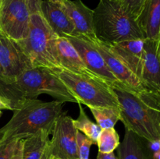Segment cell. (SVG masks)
I'll list each match as a JSON object with an SVG mask.
<instances>
[{
    "mask_svg": "<svg viewBox=\"0 0 160 159\" xmlns=\"http://www.w3.org/2000/svg\"><path fill=\"white\" fill-rule=\"evenodd\" d=\"M125 129L147 141L160 140V94L149 90L137 92L118 82L112 86Z\"/></svg>",
    "mask_w": 160,
    "mask_h": 159,
    "instance_id": "cell-1",
    "label": "cell"
},
{
    "mask_svg": "<svg viewBox=\"0 0 160 159\" xmlns=\"http://www.w3.org/2000/svg\"><path fill=\"white\" fill-rule=\"evenodd\" d=\"M64 103L54 100L43 101L37 98H25L9 122L1 128L2 136L23 139L39 130L52 134L56 119L63 112Z\"/></svg>",
    "mask_w": 160,
    "mask_h": 159,
    "instance_id": "cell-2",
    "label": "cell"
},
{
    "mask_svg": "<svg viewBox=\"0 0 160 159\" xmlns=\"http://www.w3.org/2000/svg\"><path fill=\"white\" fill-rule=\"evenodd\" d=\"M93 24L97 38L106 44L145 39L137 19L122 0H99L93 9Z\"/></svg>",
    "mask_w": 160,
    "mask_h": 159,
    "instance_id": "cell-3",
    "label": "cell"
},
{
    "mask_svg": "<svg viewBox=\"0 0 160 159\" xmlns=\"http://www.w3.org/2000/svg\"><path fill=\"white\" fill-rule=\"evenodd\" d=\"M57 36L42 12L31 14L28 34L20 42L31 59L33 67H43L52 72L62 69L56 49Z\"/></svg>",
    "mask_w": 160,
    "mask_h": 159,
    "instance_id": "cell-4",
    "label": "cell"
},
{
    "mask_svg": "<svg viewBox=\"0 0 160 159\" xmlns=\"http://www.w3.org/2000/svg\"><path fill=\"white\" fill-rule=\"evenodd\" d=\"M53 73L68 87L78 101V104H85L88 108H120L118 100L112 87L103 81L74 74L63 69Z\"/></svg>",
    "mask_w": 160,
    "mask_h": 159,
    "instance_id": "cell-5",
    "label": "cell"
},
{
    "mask_svg": "<svg viewBox=\"0 0 160 159\" xmlns=\"http://www.w3.org/2000/svg\"><path fill=\"white\" fill-rule=\"evenodd\" d=\"M15 81L25 98H37L45 94L63 103H78L65 84L48 69L32 67L23 72Z\"/></svg>",
    "mask_w": 160,
    "mask_h": 159,
    "instance_id": "cell-6",
    "label": "cell"
},
{
    "mask_svg": "<svg viewBox=\"0 0 160 159\" xmlns=\"http://www.w3.org/2000/svg\"><path fill=\"white\" fill-rule=\"evenodd\" d=\"M31 12L24 0H2L0 2V31L13 40L26 37Z\"/></svg>",
    "mask_w": 160,
    "mask_h": 159,
    "instance_id": "cell-7",
    "label": "cell"
},
{
    "mask_svg": "<svg viewBox=\"0 0 160 159\" xmlns=\"http://www.w3.org/2000/svg\"><path fill=\"white\" fill-rule=\"evenodd\" d=\"M78 129L73 118L63 112L56 119L50 140V155L61 159H78L77 145Z\"/></svg>",
    "mask_w": 160,
    "mask_h": 159,
    "instance_id": "cell-8",
    "label": "cell"
},
{
    "mask_svg": "<svg viewBox=\"0 0 160 159\" xmlns=\"http://www.w3.org/2000/svg\"><path fill=\"white\" fill-rule=\"evenodd\" d=\"M0 67L3 74L12 81H15L23 72L33 67L31 59L21 44L8 37L1 31Z\"/></svg>",
    "mask_w": 160,
    "mask_h": 159,
    "instance_id": "cell-9",
    "label": "cell"
},
{
    "mask_svg": "<svg viewBox=\"0 0 160 159\" xmlns=\"http://www.w3.org/2000/svg\"><path fill=\"white\" fill-rule=\"evenodd\" d=\"M88 68L106 84L112 87L119 82L108 67L104 59L91 41L77 37H68Z\"/></svg>",
    "mask_w": 160,
    "mask_h": 159,
    "instance_id": "cell-10",
    "label": "cell"
},
{
    "mask_svg": "<svg viewBox=\"0 0 160 159\" xmlns=\"http://www.w3.org/2000/svg\"><path fill=\"white\" fill-rule=\"evenodd\" d=\"M60 5L74 25L73 37L91 41L98 40L94 31L93 9L88 7L81 0H62Z\"/></svg>",
    "mask_w": 160,
    "mask_h": 159,
    "instance_id": "cell-11",
    "label": "cell"
},
{
    "mask_svg": "<svg viewBox=\"0 0 160 159\" xmlns=\"http://www.w3.org/2000/svg\"><path fill=\"white\" fill-rule=\"evenodd\" d=\"M106 45L140 80L145 53V39H134L114 44L106 43Z\"/></svg>",
    "mask_w": 160,
    "mask_h": 159,
    "instance_id": "cell-12",
    "label": "cell"
},
{
    "mask_svg": "<svg viewBox=\"0 0 160 159\" xmlns=\"http://www.w3.org/2000/svg\"><path fill=\"white\" fill-rule=\"evenodd\" d=\"M104 59L108 67L114 75L117 80L131 90L137 92H143L147 90L142 85V82L136 75H134L110 50L106 43L97 40L92 41Z\"/></svg>",
    "mask_w": 160,
    "mask_h": 159,
    "instance_id": "cell-13",
    "label": "cell"
},
{
    "mask_svg": "<svg viewBox=\"0 0 160 159\" xmlns=\"http://www.w3.org/2000/svg\"><path fill=\"white\" fill-rule=\"evenodd\" d=\"M145 53L140 80L147 90L160 94V59L157 41L145 39Z\"/></svg>",
    "mask_w": 160,
    "mask_h": 159,
    "instance_id": "cell-14",
    "label": "cell"
},
{
    "mask_svg": "<svg viewBox=\"0 0 160 159\" xmlns=\"http://www.w3.org/2000/svg\"><path fill=\"white\" fill-rule=\"evenodd\" d=\"M56 49H57L59 62L62 69L74 74L88 76L98 80L103 81L88 68L86 64L80 56L78 51L68 39L65 37H57Z\"/></svg>",
    "mask_w": 160,
    "mask_h": 159,
    "instance_id": "cell-15",
    "label": "cell"
},
{
    "mask_svg": "<svg viewBox=\"0 0 160 159\" xmlns=\"http://www.w3.org/2000/svg\"><path fill=\"white\" fill-rule=\"evenodd\" d=\"M41 10L44 18L57 37L65 38L73 37L74 25L60 4L49 0H42Z\"/></svg>",
    "mask_w": 160,
    "mask_h": 159,
    "instance_id": "cell-16",
    "label": "cell"
},
{
    "mask_svg": "<svg viewBox=\"0 0 160 159\" xmlns=\"http://www.w3.org/2000/svg\"><path fill=\"white\" fill-rule=\"evenodd\" d=\"M137 22L144 38L157 41L160 33V0H145Z\"/></svg>",
    "mask_w": 160,
    "mask_h": 159,
    "instance_id": "cell-17",
    "label": "cell"
},
{
    "mask_svg": "<svg viewBox=\"0 0 160 159\" xmlns=\"http://www.w3.org/2000/svg\"><path fill=\"white\" fill-rule=\"evenodd\" d=\"M137 134L125 129L124 137L117 147L118 159H155L147 146V141Z\"/></svg>",
    "mask_w": 160,
    "mask_h": 159,
    "instance_id": "cell-18",
    "label": "cell"
},
{
    "mask_svg": "<svg viewBox=\"0 0 160 159\" xmlns=\"http://www.w3.org/2000/svg\"><path fill=\"white\" fill-rule=\"evenodd\" d=\"M49 132L39 130L23 138V159H42L49 145Z\"/></svg>",
    "mask_w": 160,
    "mask_h": 159,
    "instance_id": "cell-19",
    "label": "cell"
},
{
    "mask_svg": "<svg viewBox=\"0 0 160 159\" xmlns=\"http://www.w3.org/2000/svg\"><path fill=\"white\" fill-rule=\"evenodd\" d=\"M0 98L9 104L11 111L17 108L25 99L15 81L6 77H0Z\"/></svg>",
    "mask_w": 160,
    "mask_h": 159,
    "instance_id": "cell-20",
    "label": "cell"
},
{
    "mask_svg": "<svg viewBox=\"0 0 160 159\" xmlns=\"http://www.w3.org/2000/svg\"><path fill=\"white\" fill-rule=\"evenodd\" d=\"M94 118L102 129L114 128L116 123L120 121V109L110 107H90Z\"/></svg>",
    "mask_w": 160,
    "mask_h": 159,
    "instance_id": "cell-21",
    "label": "cell"
},
{
    "mask_svg": "<svg viewBox=\"0 0 160 159\" xmlns=\"http://www.w3.org/2000/svg\"><path fill=\"white\" fill-rule=\"evenodd\" d=\"M78 107L80 113L77 119H73V126L78 131L84 134L86 137L91 139L95 144H96L102 131L101 127L97 123H93L92 120H90V118L86 115L81 104H78Z\"/></svg>",
    "mask_w": 160,
    "mask_h": 159,
    "instance_id": "cell-22",
    "label": "cell"
},
{
    "mask_svg": "<svg viewBox=\"0 0 160 159\" xmlns=\"http://www.w3.org/2000/svg\"><path fill=\"white\" fill-rule=\"evenodd\" d=\"M120 137L114 128L102 129L97 143L98 152L109 154L117 149L120 145Z\"/></svg>",
    "mask_w": 160,
    "mask_h": 159,
    "instance_id": "cell-23",
    "label": "cell"
},
{
    "mask_svg": "<svg viewBox=\"0 0 160 159\" xmlns=\"http://www.w3.org/2000/svg\"><path fill=\"white\" fill-rule=\"evenodd\" d=\"M93 144L95 143L91 139L78 130L77 145H78V159H89L91 147Z\"/></svg>",
    "mask_w": 160,
    "mask_h": 159,
    "instance_id": "cell-24",
    "label": "cell"
},
{
    "mask_svg": "<svg viewBox=\"0 0 160 159\" xmlns=\"http://www.w3.org/2000/svg\"><path fill=\"white\" fill-rule=\"evenodd\" d=\"M19 139L16 137H6L0 139V159H10L14 147Z\"/></svg>",
    "mask_w": 160,
    "mask_h": 159,
    "instance_id": "cell-25",
    "label": "cell"
},
{
    "mask_svg": "<svg viewBox=\"0 0 160 159\" xmlns=\"http://www.w3.org/2000/svg\"><path fill=\"white\" fill-rule=\"evenodd\" d=\"M125 7L137 19L142 10L145 0H122Z\"/></svg>",
    "mask_w": 160,
    "mask_h": 159,
    "instance_id": "cell-26",
    "label": "cell"
},
{
    "mask_svg": "<svg viewBox=\"0 0 160 159\" xmlns=\"http://www.w3.org/2000/svg\"><path fill=\"white\" fill-rule=\"evenodd\" d=\"M24 1L29 9L31 14L42 12L41 6H42V0H24Z\"/></svg>",
    "mask_w": 160,
    "mask_h": 159,
    "instance_id": "cell-27",
    "label": "cell"
},
{
    "mask_svg": "<svg viewBox=\"0 0 160 159\" xmlns=\"http://www.w3.org/2000/svg\"><path fill=\"white\" fill-rule=\"evenodd\" d=\"M23 139H19L14 147L10 159H23Z\"/></svg>",
    "mask_w": 160,
    "mask_h": 159,
    "instance_id": "cell-28",
    "label": "cell"
},
{
    "mask_svg": "<svg viewBox=\"0 0 160 159\" xmlns=\"http://www.w3.org/2000/svg\"><path fill=\"white\" fill-rule=\"evenodd\" d=\"M96 159H118V157L115 155L113 152L109 154H103V153H98Z\"/></svg>",
    "mask_w": 160,
    "mask_h": 159,
    "instance_id": "cell-29",
    "label": "cell"
},
{
    "mask_svg": "<svg viewBox=\"0 0 160 159\" xmlns=\"http://www.w3.org/2000/svg\"><path fill=\"white\" fill-rule=\"evenodd\" d=\"M0 108L1 109H8V110H11L10 107H9V104L4 101V100L0 98Z\"/></svg>",
    "mask_w": 160,
    "mask_h": 159,
    "instance_id": "cell-30",
    "label": "cell"
},
{
    "mask_svg": "<svg viewBox=\"0 0 160 159\" xmlns=\"http://www.w3.org/2000/svg\"><path fill=\"white\" fill-rule=\"evenodd\" d=\"M49 155H50V152H49V145H48V148H47V150H46V151H45V154H44V155L42 156V159H47V158H48V156H49Z\"/></svg>",
    "mask_w": 160,
    "mask_h": 159,
    "instance_id": "cell-31",
    "label": "cell"
},
{
    "mask_svg": "<svg viewBox=\"0 0 160 159\" xmlns=\"http://www.w3.org/2000/svg\"><path fill=\"white\" fill-rule=\"evenodd\" d=\"M157 52H158V55H159V57L160 59V33H159V37H158V40H157Z\"/></svg>",
    "mask_w": 160,
    "mask_h": 159,
    "instance_id": "cell-32",
    "label": "cell"
},
{
    "mask_svg": "<svg viewBox=\"0 0 160 159\" xmlns=\"http://www.w3.org/2000/svg\"><path fill=\"white\" fill-rule=\"evenodd\" d=\"M49 1L55 3H57V4H61L62 2V0H49Z\"/></svg>",
    "mask_w": 160,
    "mask_h": 159,
    "instance_id": "cell-33",
    "label": "cell"
},
{
    "mask_svg": "<svg viewBox=\"0 0 160 159\" xmlns=\"http://www.w3.org/2000/svg\"><path fill=\"white\" fill-rule=\"evenodd\" d=\"M47 159H61V158H59V157H55V156H52V155H49Z\"/></svg>",
    "mask_w": 160,
    "mask_h": 159,
    "instance_id": "cell-34",
    "label": "cell"
},
{
    "mask_svg": "<svg viewBox=\"0 0 160 159\" xmlns=\"http://www.w3.org/2000/svg\"><path fill=\"white\" fill-rule=\"evenodd\" d=\"M0 77H6V76H5L4 74H3L2 71V69H1V67H0ZM6 78H7V77H6Z\"/></svg>",
    "mask_w": 160,
    "mask_h": 159,
    "instance_id": "cell-35",
    "label": "cell"
},
{
    "mask_svg": "<svg viewBox=\"0 0 160 159\" xmlns=\"http://www.w3.org/2000/svg\"><path fill=\"white\" fill-rule=\"evenodd\" d=\"M2 136V131L1 129H0V139H1Z\"/></svg>",
    "mask_w": 160,
    "mask_h": 159,
    "instance_id": "cell-36",
    "label": "cell"
},
{
    "mask_svg": "<svg viewBox=\"0 0 160 159\" xmlns=\"http://www.w3.org/2000/svg\"><path fill=\"white\" fill-rule=\"evenodd\" d=\"M2 109L0 108V117H1V115H2Z\"/></svg>",
    "mask_w": 160,
    "mask_h": 159,
    "instance_id": "cell-37",
    "label": "cell"
},
{
    "mask_svg": "<svg viewBox=\"0 0 160 159\" xmlns=\"http://www.w3.org/2000/svg\"><path fill=\"white\" fill-rule=\"evenodd\" d=\"M2 2V0H0V2Z\"/></svg>",
    "mask_w": 160,
    "mask_h": 159,
    "instance_id": "cell-38",
    "label": "cell"
}]
</instances>
